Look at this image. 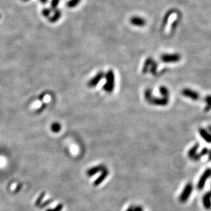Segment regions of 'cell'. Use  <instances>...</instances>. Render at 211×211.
I'll return each mask as SVG.
<instances>
[{"instance_id": "7", "label": "cell", "mask_w": 211, "mask_h": 211, "mask_svg": "<svg viewBox=\"0 0 211 211\" xmlns=\"http://www.w3.org/2000/svg\"><path fill=\"white\" fill-rule=\"evenodd\" d=\"M198 148H199V144H195V146H193V147L190 149L189 153H188V155H189V157L194 161H198L201 158L200 154L197 153Z\"/></svg>"}, {"instance_id": "3", "label": "cell", "mask_w": 211, "mask_h": 211, "mask_svg": "<svg viewBox=\"0 0 211 211\" xmlns=\"http://www.w3.org/2000/svg\"><path fill=\"white\" fill-rule=\"evenodd\" d=\"M192 191H193V185L191 183H187L185 187L184 188L182 192L180 195L179 200L181 203H185L186 202L189 200L190 195H191Z\"/></svg>"}, {"instance_id": "15", "label": "cell", "mask_w": 211, "mask_h": 211, "mask_svg": "<svg viewBox=\"0 0 211 211\" xmlns=\"http://www.w3.org/2000/svg\"><path fill=\"white\" fill-rule=\"evenodd\" d=\"M205 101L206 103V106L205 107V112H209L211 109V95L206 97Z\"/></svg>"}, {"instance_id": "18", "label": "cell", "mask_w": 211, "mask_h": 211, "mask_svg": "<svg viewBox=\"0 0 211 211\" xmlns=\"http://www.w3.org/2000/svg\"><path fill=\"white\" fill-rule=\"evenodd\" d=\"M160 94L163 96V97L165 98H168L169 97V90L166 87H161L160 88Z\"/></svg>"}, {"instance_id": "17", "label": "cell", "mask_w": 211, "mask_h": 211, "mask_svg": "<svg viewBox=\"0 0 211 211\" xmlns=\"http://www.w3.org/2000/svg\"><path fill=\"white\" fill-rule=\"evenodd\" d=\"M60 16H61V12L60 11V10H56L55 13H54V16H52V17L51 18H49V21H51V22H55L57 21L58 18H59L60 17Z\"/></svg>"}, {"instance_id": "16", "label": "cell", "mask_w": 211, "mask_h": 211, "mask_svg": "<svg viewBox=\"0 0 211 211\" xmlns=\"http://www.w3.org/2000/svg\"><path fill=\"white\" fill-rule=\"evenodd\" d=\"M51 129V131H53L54 133H58L60 131V129H61V126H60V124H59V123L54 122L52 124Z\"/></svg>"}, {"instance_id": "27", "label": "cell", "mask_w": 211, "mask_h": 211, "mask_svg": "<svg viewBox=\"0 0 211 211\" xmlns=\"http://www.w3.org/2000/svg\"><path fill=\"white\" fill-rule=\"evenodd\" d=\"M208 160L211 161V150L208 152Z\"/></svg>"}, {"instance_id": "28", "label": "cell", "mask_w": 211, "mask_h": 211, "mask_svg": "<svg viewBox=\"0 0 211 211\" xmlns=\"http://www.w3.org/2000/svg\"><path fill=\"white\" fill-rule=\"evenodd\" d=\"M40 1H41V2H42V3L45 4V3H46V2L47 1V0H40Z\"/></svg>"}, {"instance_id": "4", "label": "cell", "mask_w": 211, "mask_h": 211, "mask_svg": "<svg viewBox=\"0 0 211 211\" xmlns=\"http://www.w3.org/2000/svg\"><path fill=\"white\" fill-rule=\"evenodd\" d=\"M210 176H211V169L208 168L207 170L204 171L203 174H202V176L200 177L199 182L197 183V189L200 190V191L203 189L204 186H205L206 181H207V179L209 178Z\"/></svg>"}, {"instance_id": "19", "label": "cell", "mask_w": 211, "mask_h": 211, "mask_svg": "<svg viewBox=\"0 0 211 211\" xmlns=\"http://www.w3.org/2000/svg\"><path fill=\"white\" fill-rule=\"evenodd\" d=\"M80 1V0H71V1H68L67 6L70 8L75 7V6H77V4H78Z\"/></svg>"}, {"instance_id": "26", "label": "cell", "mask_w": 211, "mask_h": 211, "mask_svg": "<svg viewBox=\"0 0 211 211\" xmlns=\"http://www.w3.org/2000/svg\"><path fill=\"white\" fill-rule=\"evenodd\" d=\"M134 206H129V207L128 208V209H127L126 211H134Z\"/></svg>"}, {"instance_id": "25", "label": "cell", "mask_w": 211, "mask_h": 211, "mask_svg": "<svg viewBox=\"0 0 211 211\" xmlns=\"http://www.w3.org/2000/svg\"><path fill=\"white\" fill-rule=\"evenodd\" d=\"M51 200H48V201H47L46 202H44L42 205L41 206V208H43L44 206H46L47 205H48V204H49L50 203H51Z\"/></svg>"}, {"instance_id": "29", "label": "cell", "mask_w": 211, "mask_h": 211, "mask_svg": "<svg viewBox=\"0 0 211 211\" xmlns=\"http://www.w3.org/2000/svg\"><path fill=\"white\" fill-rule=\"evenodd\" d=\"M208 129H209V131L211 132V126H210L209 127H208Z\"/></svg>"}, {"instance_id": "12", "label": "cell", "mask_w": 211, "mask_h": 211, "mask_svg": "<svg viewBox=\"0 0 211 211\" xmlns=\"http://www.w3.org/2000/svg\"><path fill=\"white\" fill-rule=\"evenodd\" d=\"M108 171L107 169H106V170H104L103 172H102V174L100 175V176L97 178V180L94 182L93 183V185L95 186V187H97V186L99 185L100 184H101L102 182H103L104 180H105L106 178H107L108 175Z\"/></svg>"}, {"instance_id": "24", "label": "cell", "mask_w": 211, "mask_h": 211, "mask_svg": "<svg viewBox=\"0 0 211 211\" xmlns=\"http://www.w3.org/2000/svg\"><path fill=\"white\" fill-rule=\"evenodd\" d=\"M134 211H143V209L141 206H136L135 208L134 207Z\"/></svg>"}, {"instance_id": "5", "label": "cell", "mask_w": 211, "mask_h": 211, "mask_svg": "<svg viewBox=\"0 0 211 211\" xmlns=\"http://www.w3.org/2000/svg\"><path fill=\"white\" fill-rule=\"evenodd\" d=\"M180 55L178 54H164L161 56V60L164 62H175L180 60Z\"/></svg>"}, {"instance_id": "22", "label": "cell", "mask_w": 211, "mask_h": 211, "mask_svg": "<svg viewBox=\"0 0 211 211\" xmlns=\"http://www.w3.org/2000/svg\"><path fill=\"white\" fill-rule=\"evenodd\" d=\"M58 2H59V0H53V1H51V10L56 9V8H57V6L58 4Z\"/></svg>"}, {"instance_id": "14", "label": "cell", "mask_w": 211, "mask_h": 211, "mask_svg": "<svg viewBox=\"0 0 211 211\" xmlns=\"http://www.w3.org/2000/svg\"><path fill=\"white\" fill-rule=\"evenodd\" d=\"M154 61L152 58H149L146 60V62H145V65H144V67L143 68V72L144 73H146L148 71V69H149V66H152V63H153Z\"/></svg>"}, {"instance_id": "8", "label": "cell", "mask_w": 211, "mask_h": 211, "mask_svg": "<svg viewBox=\"0 0 211 211\" xmlns=\"http://www.w3.org/2000/svg\"><path fill=\"white\" fill-rule=\"evenodd\" d=\"M106 167H104L103 165H100V166H97L95 167H93L87 172V175L88 176H93L95 175L97 173L103 172L104 170H106Z\"/></svg>"}, {"instance_id": "20", "label": "cell", "mask_w": 211, "mask_h": 211, "mask_svg": "<svg viewBox=\"0 0 211 211\" xmlns=\"http://www.w3.org/2000/svg\"><path fill=\"white\" fill-rule=\"evenodd\" d=\"M62 208H63V205L62 204H60L58 206H56L55 208H51V209H47L46 211H61Z\"/></svg>"}, {"instance_id": "1", "label": "cell", "mask_w": 211, "mask_h": 211, "mask_svg": "<svg viewBox=\"0 0 211 211\" xmlns=\"http://www.w3.org/2000/svg\"><path fill=\"white\" fill-rule=\"evenodd\" d=\"M145 97L146 100H147L148 102H149V103H151L152 104H154V105H160V106L167 105L169 102L168 98L163 97L162 98V99H157V98L152 97V92L150 90H147L145 91Z\"/></svg>"}, {"instance_id": "21", "label": "cell", "mask_w": 211, "mask_h": 211, "mask_svg": "<svg viewBox=\"0 0 211 211\" xmlns=\"http://www.w3.org/2000/svg\"><path fill=\"white\" fill-rule=\"evenodd\" d=\"M45 195V193H43L41 194V195L39 196V198H38V199H37L36 202V206H40V204H41V201H42V200L43 199L44 195Z\"/></svg>"}, {"instance_id": "2", "label": "cell", "mask_w": 211, "mask_h": 211, "mask_svg": "<svg viewBox=\"0 0 211 211\" xmlns=\"http://www.w3.org/2000/svg\"><path fill=\"white\" fill-rule=\"evenodd\" d=\"M106 84L104 85V90H106L108 92H111L113 90L114 86V73L112 71L110 70L107 72L106 75Z\"/></svg>"}, {"instance_id": "23", "label": "cell", "mask_w": 211, "mask_h": 211, "mask_svg": "<svg viewBox=\"0 0 211 211\" xmlns=\"http://www.w3.org/2000/svg\"><path fill=\"white\" fill-rule=\"evenodd\" d=\"M50 10H51L47 9V8H46V9H44L43 11V15L45 16H49V14H50V12H51Z\"/></svg>"}, {"instance_id": "10", "label": "cell", "mask_w": 211, "mask_h": 211, "mask_svg": "<svg viewBox=\"0 0 211 211\" xmlns=\"http://www.w3.org/2000/svg\"><path fill=\"white\" fill-rule=\"evenodd\" d=\"M130 23L135 26L143 27L145 26L146 21L144 18L139 17V16H133L130 18Z\"/></svg>"}, {"instance_id": "30", "label": "cell", "mask_w": 211, "mask_h": 211, "mask_svg": "<svg viewBox=\"0 0 211 211\" xmlns=\"http://www.w3.org/2000/svg\"><path fill=\"white\" fill-rule=\"evenodd\" d=\"M210 185H211V184H210Z\"/></svg>"}, {"instance_id": "13", "label": "cell", "mask_w": 211, "mask_h": 211, "mask_svg": "<svg viewBox=\"0 0 211 211\" xmlns=\"http://www.w3.org/2000/svg\"><path fill=\"white\" fill-rule=\"evenodd\" d=\"M199 133L202 138L207 142V143H211V134L210 133H208L205 129L202 128L199 129Z\"/></svg>"}, {"instance_id": "9", "label": "cell", "mask_w": 211, "mask_h": 211, "mask_svg": "<svg viewBox=\"0 0 211 211\" xmlns=\"http://www.w3.org/2000/svg\"><path fill=\"white\" fill-rule=\"evenodd\" d=\"M202 202L204 208L207 210H210L211 208V191H208L202 198Z\"/></svg>"}, {"instance_id": "6", "label": "cell", "mask_w": 211, "mask_h": 211, "mask_svg": "<svg viewBox=\"0 0 211 211\" xmlns=\"http://www.w3.org/2000/svg\"><path fill=\"white\" fill-rule=\"evenodd\" d=\"M182 94L185 97H189L193 101H197L200 99V94L197 92L192 90L191 89H185L182 91Z\"/></svg>"}, {"instance_id": "11", "label": "cell", "mask_w": 211, "mask_h": 211, "mask_svg": "<svg viewBox=\"0 0 211 211\" xmlns=\"http://www.w3.org/2000/svg\"><path fill=\"white\" fill-rule=\"evenodd\" d=\"M104 77V73L103 72H99L95 77H93V78L89 81V83H88V85L91 87L95 86V85L99 82V81L101 80Z\"/></svg>"}]
</instances>
